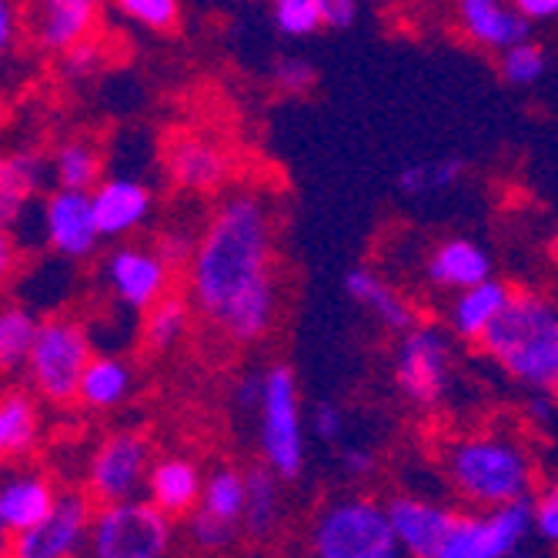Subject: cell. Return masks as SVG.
I'll list each match as a JSON object with an SVG mask.
<instances>
[{"label": "cell", "mask_w": 558, "mask_h": 558, "mask_svg": "<svg viewBox=\"0 0 558 558\" xmlns=\"http://www.w3.org/2000/svg\"><path fill=\"white\" fill-rule=\"evenodd\" d=\"M275 225L258 194H231L201 231L187 265V298L194 312L215 322L234 298L275 278Z\"/></svg>", "instance_id": "cell-1"}, {"label": "cell", "mask_w": 558, "mask_h": 558, "mask_svg": "<svg viewBox=\"0 0 558 558\" xmlns=\"http://www.w3.org/2000/svg\"><path fill=\"white\" fill-rule=\"evenodd\" d=\"M478 348L519 388L558 398V308L545 294L512 291Z\"/></svg>", "instance_id": "cell-2"}, {"label": "cell", "mask_w": 558, "mask_h": 558, "mask_svg": "<svg viewBox=\"0 0 558 558\" xmlns=\"http://www.w3.org/2000/svg\"><path fill=\"white\" fill-rule=\"evenodd\" d=\"M445 472L451 488L472 509H495V505L532 495L535 465L529 451L505 435H469L445 448Z\"/></svg>", "instance_id": "cell-3"}, {"label": "cell", "mask_w": 558, "mask_h": 558, "mask_svg": "<svg viewBox=\"0 0 558 558\" xmlns=\"http://www.w3.org/2000/svg\"><path fill=\"white\" fill-rule=\"evenodd\" d=\"M308 551L318 558H398L388 509L372 498H338L315 515Z\"/></svg>", "instance_id": "cell-4"}, {"label": "cell", "mask_w": 558, "mask_h": 558, "mask_svg": "<svg viewBox=\"0 0 558 558\" xmlns=\"http://www.w3.org/2000/svg\"><path fill=\"white\" fill-rule=\"evenodd\" d=\"M174 519L150 498L105 501L90 522L94 558H161L171 551Z\"/></svg>", "instance_id": "cell-5"}, {"label": "cell", "mask_w": 558, "mask_h": 558, "mask_svg": "<svg viewBox=\"0 0 558 558\" xmlns=\"http://www.w3.org/2000/svg\"><path fill=\"white\" fill-rule=\"evenodd\" d=\"M258 448L262 462L284 482H298L304 472V418L301 395L291 365H271L265 372V398L258 409Z\"/></svg>", "instance_id": "cell-6"}, {"label": "cell", "mask_w": 558, "mask_h": 558, "mask_svg": "<svg viewBox=\"0 0 558 558\" xmlns=\"http://www.w3.org/2000/svg\"><path fill=\"white\" fill-rule=\"evenodd\" d=\"M535 532L532 495L478 512H454L438 558H509Z\"/></svg>", "instance_id": "cell-7"}, {"label": "cell", "mask_w": 558, "mask_h": 558, "mask_svg": "<svg viewBox=\"0 0 558 558\" xmlns=\"http://www.w3.org/2000/svg\"><path fill=\"white\" fill-rule=\"evenodd\" d=\"M90 341L81 322L74 318H47L37 328L27 375L31 385L54 404H68L81 391V375L90 362Z\"/></svg>", "instance_id": "cell-8"}, {"label": "cell", "mask_w": 558, "mask_h": 558, "mask_svg": "<svg viewBox=\"0 0 558 558\" xmlns=\"http://www.w3.org/2000/svg\"><path fill=\"white\" fill-rule=\"evenodd\" d=\"M391 381L418 409L441 404L451 388V338L445 328L418 322L412 331L398 335Z\"/></svg>", "instance_id": "cell-9"}, {"label": "cell", "mask_w": 558, "mask_h": 558, "mask_svg": "<svg viewBox=\"0 0 558 558\" xmlns=\"http://www.w3.org/2000/svg\"><path fill=\"white\" fill-rule=\"evenodd\" d=\"M90 492H61L54 509L27 532L11 535V555L17 558H71L87 551L94 505Z\"/></svg>", "instance_id": "cell-10"}, {"label": "cell", "mask_w": 558, "mask_h": 558, "mask_svg": "<svg viewBox=\"0 0 558 558\" xmlns=\"http://www.w3.org/2000/svg\"><path fill=\"white\" fill-rule=\"evenodd\" d=\"M150 472V441L141 432H114L100 441L87 465V492L94 501L137 498Z\"/></svg>", "instance_id": "cell-11"}, {"label": "cell", "mask_w": 558, "mask_h": 558, "mask_svg": "<svg viewBox=\"0 0 558 558\" xmlns=\"http://www.w3.org/2000/svg\"><path fill=\"white\" fill-rule=\"evenodd\" d=\"M40 225H44L47 247L61 258H71V262L90 258L100 244V238H105L97 228L90 191L54 187L44 197Z\"/></svg>", "instance_id": "cell-12"}, {"label": "cell", "mask_w": 558, "mask_h": 558, "mask_svg": "<svg viewBox=\"0 0 558 558\" xmlns=\"http://www.w3.org/2000/svg\"><path fill=\"white\" fill-rule=\"evenodd\" d=\"M171 268L161 262L158 251L147 247H118L105 262V278L121 304L131 312H147L171 291Z\"/></svg>", "instance_id": "cell-13"}, {"label": "cell", "mask_w": 558, "mask_h": 558, "mask_svg": "<svg viewBox=\"0 0 558 558\" xmlns=\"http://www.w3.org/2000/svg\"><path fill=\"white\" fill-rule=\"evenodd\" d=\"M385 509H388L395 538L401 545V555H415V558L441 555L445 535L454 519L451 509L428 498H415V495H395Z\"/></svg>", "instance_id": "cell-14"}, {"label": "cell", "mask_w": 558, "mask_h": 558, "mask_svg": "<svg viewBox=\"0 0 558 558\" xmlns=\"http://www.w3.org/2000/svg\"><path fill=\"white\" fill-rule=\"evenodd\" d=\"M459 24L465 37L485 50H505L532 31V21L515 8V0H459Z\"/></svg>", "instance_id": "cell-15"}, {"label": "cell", "mask_w": 558, "mask_h": 558, "mask_svg": "<svg viewBox=\"0 0 558 558\" xmlns=\"http://www.w3.org/2000/svg\"><path fill=\"white\" fill-rule=\"evenodd\" d=\"M94 21L97 0H34L31 8V34L50 54H64L68 47L90 37Z\"/></svg>", "instance_id": "cell-16"}, {"label": "cell", "mask_w": 558, "mask_h": 558, "mask_svg": "<svg viewBox=\"0 0 558 558\" xmlns=\"http://www.w3.org/2000/svg\"><path fill=\"white\" fill-rule=\"evenodd\" d=\"M58 492L44 475L27 469H4L0 472V519L8 535L27 532L54 509Z\"/></svg>", "instance_id": "cell-17"}, {"label": "cell", "mask_w": 558, "mask_h": 558, "mask_svg": "<svg viewBox=\"0 0 558 558\" xmlns=\"http://www.w3.org/2000/svg\"><path fill=\"white\" fill-rule=\"evenodd\" d=\"M90 201H94L97 228L105 238H124L134 228H141L150 215V191L131 178L100 181L90 191Z\"/></svg>", "instance_id": "cell-18"}, {"label": "cell", "mask_w": 558, "mask_h": 558, "mask_svg": "<svg viewBox=\"0 0 558 558\" xmlns=\"http://www.w3.org/2000/svg\"><path fill=\"white\" fill-rule=\"evenodd\" d=\"M54 171L47 158L37 150H14L0 155V228L14 231L34 201V194L44 187L47 174Z\"/></svg>", "instance_id": "cell-19"}, {"label": "cell", "mask_w": 558, "mask_h": 558, "mask_svg": "<svg viewBox=\"0 0 558 558\" xmlns=\"http://www.w3.org/2000/svg\"><path fill=\"white\" fill-rule=\"evenodd\" d=\"M344 294L354 301V304H362L365 312H372L391 335H404V331H412L422 315L415 312V304L398 294L378 271L372 268H354L344 275Z\"/></svg>", "instance_id": "cell-20"}, {"label": "cell", "mask_w": 558, "mask_h": 558, "mask_svg": "<svg viewBox=\"0 0 558 558\" xmlns=\"http://www.w3.org/2000/svg\"><path fill=\"white\" fill-rule=\"evenodd\" d=\"M228 174V155L205 137H178L168 147V178L184 191H218Z\"/></svg>", "instance_id": "cell-21"}, {"label": "cell", "mask_w": 558, "mask_h": 558, "mask_svg": "<svg viewBox=\"0 0 558 558\" xmlns=\"http://www.w3.org/2000/svg\"><path fill=\"white\" fill-rule=\"evenodd\" d=\"M144 492L171 519H187L197 509V505H201L205 478H201V472H197V465L191 459H181V454H168V459L150 465Z\"/></svg>", "instance_id": "cell-22"}, {"label": "cell", "mask_w": 558, "mask_h": 558, "mask_svg": "<svg viewBox=\"0 0 558 558\" xmlns=\"http://www.w3.org/2000/svg\"><path fill=\"white\" fill-rule=\"evenodd\" d=\"M512 284L498 281V278H485L465 291H454V301L448 308V325L451 335L462 341H482V335L492 328V322L505 312V304L512 298Z\"/></svg>", "instance_id": "cell-23"}, {"label": "cell", "mask_w": 558, "mask_h": 558, "mask_svg": "<svg viewBox=\"0 0 558 558\" xmlns=\"http://www.w3.org/2000/svg\"><path fill=\"white\" fill-rule=\"evenodd\" d=\"M425 275L441 291H465V288L492 278V258L478 241L448 238L432 251Z\"/></svg>", "instance_id": "cell-24"}, {"label": "cell", "mask_w": 558, "mask_h": 558, "mask_svg": "<svg viewBox=\"0 0 558 558\" xmlns=\"http://www.w3.org/2000/svg\"><path fill=\"white\" fill-rule=\"evenodd\" d=\"M247 478V501H244V519L241 532L251 542H268L281 525V475L271 465H251L244 472Z\"/></svg>", "instance_id": "cell-25"}, {"label": "cell", "mask_w": 558, "mask_h": 558, "mask_svg": "<svg viewBox=\"0 0 558 558\" xmlns=\"http://www.w3.org/2000/svg\"><path fill=\"white\" fill-rule=\"evenodd\" d=\"M134 388V372L114 359V354H90V362L81 375V391L77 401H84L94 412H108L131 395Z\"/></svg>", "instance_id": "cell-26"}, {"label": "cell", "mask_w": 558, "mask_h": 558, "mask_svg": "<svg viewBox=\"0 0 558 558\" xmlns=\"http://www.w3.org/2000/svg\"><path fill=\"white\" fill-rule=\"evenodd\" d=\"M37 404L24 391L0 395V462H14L37 445Z\"/></svg>", "instance_id": "cell-27"}, {"label": "cell", "mask_w": 558, "mask_h": 558, "mask_svg": "<svg viewBox=\"0 0 558 558\" xmlns=\"http://www.w3.org/2000/svg\"><path fill=\"white\" fill-rule=\"evenodd\" d=\"M50 168H54L58 187H71V191H94L105 181V155H100V147L87 137L64 141L54 150Z\"/></svg>", "instance_id": "cell-28"}, {"label": "cell", "mask_w": 558, "mask_h": 558, "mask_svg": "<svg viewBox=\"0 0 558 558\" xmlns=\"http://www.w3.org/2000/svg\"><path fill=\"white\" fill-rule=\"evenodd\" d=\"M191 312H194V301L184 294H165L158 304H150L144 312V344L150 351H171L191 328Z\"/></svg>", "instance_id": "cell-29"}, {"label": "cell", "mask_w": 558, "mask_h": 558, "mask_svg": "<svg viewBox=\"0 0 558 558\" xmlns=\"http://www.w3.org/2000/svg\"><path fill=\"white\" fill-rule=\"evenodd\" d=\"M37 328L40 322L34 318V312L21 308V304H4L0 308V372L27 368Z\"/></svg>", "instance_id": "cell-30"}, {"label": "cell", "mask_w": 558, "mask_h": 558, "mask_svg": "<svg viewBox=\"0 0 558 558\" xmlns=\"http://www.w3.org/2000/svg\"><path fill=\"white\" fill-rule=\"evenodd\" d=\"M465 174V161L462 158H432V161H415L409 168L398 171V191L404 197H425V194H438L451 184H459Z\"/></svg>", "instance_id": "cell-31"}, {"label": "cell", "mask_w": 558, "mask_h": 558, "mask_svg": "<svg viewBox=\"0 0 558 558\" xmlns=\"http://www.w3.org/2000/svg\"><path fill=\"white\" fill-rule=\"evenodd\" d=\"M244 501H247V478L238 469H215L205 478V492H201V509H208L228 522L244 519Z\"/></svg>", "instance_id": "cell-32"}, {"label": "cell", "mask_w": 558, "mask_h": 558, "mask_svg": "<svg viewBox=\"0 0 558 558\" xmlns=\"http://www.w3.org/2000/svg\"><path fill=\"white\" fill-rule=\"evenodd\" d=\"M184 529H187L191 548H197V551H228L244 535L238 522H228L208 509H201V505L184 519Z\"/></svg>", "instance_id": "cell-33"}, {"label": "cell", "mask_w": 558, "mask_h": 558, "mask_svg": "<svg viewBox=\"0 0 558 558\" xmlns=\"http://www.w3.org/2000/svg\"><path fill=\"white\" fill-rule=\"evenodd\" d=\"M545 68H548L545 50L535 40H529V37L519 40V44H512V47L498 50V71H501V77L509 81L512 87H532V84H538L542 74H545Z\"/></svg>", "instance_id": "cell-34"}, {"label": "cell", "mask_w": 558, "mask_h": 558, "mask_svg": "<svg viewBox=\"0 0 558 558\" xmlns=\"http://www.w3.org/2000/svg\"><path fill=\"white\" fill-rule=\"evenodd\" d=\"M275 24L284 37H312L325 27L318 0H271Z\"/></svg>", "instance_id": "cell-35"}, {"label": "cell", "mask_w": 558, "mask_h": 558, "mask_svg": "<svg viewBox=\"0 0 558 558\" xmlns=\"http://www.w3.org/2000/svg\"><path fill=\"white\" fill-rule=\"evenodd\" d=\"M118 11L150 31H174L181 8L178 0H114Z\"/></svg>", "instance_id": "cell-36"}, {"label": "cell", "mask_w": 558, "mask_h": 558, "mask_svg": "<svg viewBox=\"0 0 558 558\" xmlns=\"http://www.w3.org/2000/svg\"><path fill=\"white\" fill-rule=\"evenodd\" d=\"M271 81H275L281 90H288V94H304V90H312V87H315L318 71H315V64H312L308 58L291 54V58H278V64L271 68Z\"/></svg>", "instance_id": "cell-37"}, {"label": "cell", "mask_w": 558, "mask_h": 558, "mask_svg": "<svg viewBox=\"0 0 558 558\" xmlns=\"http://www.w3.org/2000/svg\"><path fill=\"white\" fill-rule=\"evenodd\" d=\"M100 68H105V50H100V44L94 37H84V40H77L74 47L64 50L61 71L71 81H84V77H90Z\"/></svg>", "instance_id": "cell-38"}, {"label": "cell", "mask_w": 558, "mask_h": 558, "mask_svg": "<svg viewBox=\"0 0 558 558\" xmlns=\"http://www.w3.org/2000/svg\"><path fill=\"white\" fill-rule=\"evenodd\" d=\"M532 501H535V535L545 545L558 548V482L542 488Z\"/></svg>", "instance_id": "cell-39"}, {"label": "cell", "mask_w": 558, "mask_h": 558, "mask_svg": "<svg viewBox=\"0 0 558 558\" xmlns=\"http://www.w3.org/2000/svg\"><path fill=\"white\" fill-rule=\"evenodd\" d=\"M194 247H197V238H194V234H187V231H165V234L158 238V247H155V251H158L161 262H165L171 271H181V268L191 265Z\"/></svg>", "instance_id": "cell-40"}, {"label": "cell", "mask_w": 558, "mask_h": 558, "mask_svg": "<svg viewBox=\"0 0 558 558\" xmlns=\"http://www.w3.org/2000/svg\"><path fill=\"white\" fill-rule=\"evenodd\" d=\"M312 428L322 441L335 445L344 435V412L338 409L335 401H318L315 412H312Z\"/></svg>", "instance_id": "cell-41"}, {"label": "cell", "mask_w": 558, "mask_h": 558, "mask_svg": "<svg viewBox=\"0 0 558 558\" xmlns=\"http://www.w3.org/2000/svg\"><path fill=\"white\" fill-rule=\"evenodd\" d=\"M262 398H265V372H247L238 378L234 385V404L241 412H255L262 409Z\"/></svg>", "instance_id": "cell-42"}, {"label": "cell", "mask_w": 558, "mask_h": 558, "mask_svg": "<svg viewBox=\"0 0 558 558\" xmlns=\"http://www.w3.org/2000/svg\"><path fill=\"white\" fill-rule=\"evenodd\" d=\"M378 459L372 448H362V445H351L341 451V472L351 475V478H368L375 472Z\"/></svg>", "instance_id": "cell-43"}, {"label": "cell", "mask_w": 558, "mask_h": 558, "mask_svg": "<svg viewBox=\"0 0 558 558\" xmlns=\"http://www.w3.org/2000/svg\"><path fill=\"white\" fill-rule=\"evenodd\" d=\"M318 4H322L325 27L331 31H344L359 17V0H318Z\"/></svg>", "instance_id": "cell-44"}, {"label": "cell", "mask_w": 558, "mask_h": 558, "mask_svg": "<svg viewBox=\"0 0 558 558\" xmlns=\"http://www.w3.org/2000/svg\"><path fill=\"white\" fill-rule=\"evenodd\" d=\"M14 40H17V11L11 0H0V61L11 54Z\"/></svg>", "instance_id": "cell-45"}, {"label": "cell", "mask_w": 558, "mask_h": 558, "mask_svg": "<svg viewBox=\"0 0 558 558\" xmlns=\"http://www.w3.org/2000/svg\"><path fill=\"white\" fill-rule=\"evenodd\" d=\"M17 262H21V255H17L14 234L8 228H0V288L11 281V275L17 271Z\"/></svg>", "instance_id": "cell-46"}, {"label": "cell", "mask_w": 558, "mask_h": 558, "mask_svg": "<svg viewBox=\"0 0 558 558\" xmlns=\"http://www.w3.org/2000/svg\"><path fill=\"white\" fill-rule=\"evenodd\" d=\"M515 8L529 21H551V17H558V0H515Z\"/></svg>", "instance_id": "cell-47"}, {"label": "cell", "mask_w": 558, "mask_h": 558, "mask_svg": "<svg viewBox=\"0 0 558 558\" xmlns=\"http://www.w3.org/2000/svg\"><path fill=\"white\" fill-rule=\"evenodd\" d=\"M551 255H555V258H558V234H555V238H551Z\"/></svg>", "instance_id": "cell-48"}, {"label": "cell", "mask_w": 558, "mask_h": 558, "mask_svg": "<svg viewBox=\"0 0 558 558\" xmlns=\"http://www.w3.org/2000/svg\"><path fill=\"white\" fill-rule=\"evenodd\" d=\"M8 535V529H4V519H0V538H4Z\"/></svg>", "instance_id": "cell-49"}, {"label": "cell", "mask_w": 558, "mask_h": 558, "mask_svg": "<svg viewBox=\"0 0 558 558\" xmlns=\"http://www.w3.org/2000/svg\"><path fill=\"white\" fill-rule=\"evenodd\" d=\"M4 551H8V548H4V538H0V555H4Z\"/></svg>", "instance_id": "cell-50"}]
</instances>
